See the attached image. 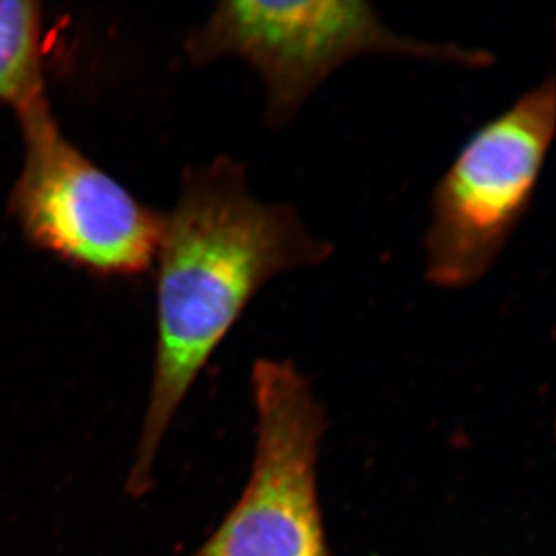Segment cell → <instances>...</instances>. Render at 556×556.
<instances>
[{
    "label": "cell",
    "instance_id": "obj_3",
    "mask_svg": "<svg viewBox=\"0 0 556 556\" xmlns=\"http://www.w3.org/2000/svg\"><path fill=\"white\" fill-rule=\"evenodd\" d=\"M555 130L551 75L464 142L431 192L422 240L430 287L460 291L492 270L532 206Z\"/></svg>",
    "mask_w": 556,
    "mask_h": 556
},
{
    "label": "cell",
    "instance_id": "obj_6",
    "mask_svg": "<svg viewBox=\"0 0 556 556\" xmlns=\"http://www.w3.org/2000/svg\"><path fill=\"white\" fill-rule=\"evenodd\" d=\"M38 3L0 0V102L21 110L43 97Z\"/></svg>",
    "mask_w": 556,
    "mask_h": 556
},
{
    "label": "cell",
    "instance_id": "obj_4",
    "mask_svg": "<svg viewBox=\"0 0 556 556\" xmlns=\"http://www.w3.org/2000/svg\"><path fill=\"white\" fill-rule=\"evenodd\" d=\"M257 444L236 506L188 556H332L317 493L325 412L291 362L260 358L252 368Z\"/></svg>",
    "mask_w": 556,
    "mask_h": 556
},
{
    "label": "cell",
    "instance_id": "obj_5",
    "mask_svg": "<svg viewBox=\"0 0 556 556\" xmlns=\"http://www.w3.org/2000/svg\"><path fill=\"white\" fill-rule=\"evenodd\" d=\"M24 169L11 211L25 236L102 274H135L155 258L161 215L83 155L51 116L46 98L17 110Z\"/></svg>",
    "mask_w": 556,
    "mask_h": 556
},
{
    "label": "cell",
    "instance_id": "obj_2",
    "mask_svg": "<svg viewBox=\"0 0 556 556\" xmlns=\"http://www.w3.org/2000/svg\"><path fill=\"white\" fill-rule=\"evenodd\" d=\"M197 64L237 58L257 73L265 90V123L288 127L314 91L338 70L365 56L485 70L492 51L401 35L362 0L219 3L188 40Z\"/></svg>",
    "mask_w": 556,
    "mask_h": 556
},
{
    "label": "cell",
    "instance_id": "obj_1",
    "mask_svg": "<svg viewBox=\"0 0 556 556\" xmlns=\"http://www.w3.org/2000/svg\"><path fill=\"white\" fill-rule=\"evenodd\" d=\"M334 249L288 201L258 200L239 161L223 155L186 174L177 206L161 215L155 365L127 495L152 489L172 420L251 300Z\"/></svg>",
    "mask_w": 556,
    "mask_h": 556
}]
</instances>
